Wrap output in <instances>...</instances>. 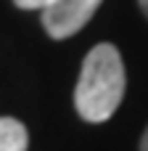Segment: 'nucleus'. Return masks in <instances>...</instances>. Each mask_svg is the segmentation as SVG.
Instances as JSON below:
<instances>
[{
  "mask_svg": "<svg viewBox=\"0 0 148 151\" xmlns=\"http://www.w3.org/2000/svg\"><path fill=\"white\" fill-rule=\"evenodd\" d=\"M124 88L127 77L119 48L111 42H98L82 61V72L74 88V109L85 122L101 125L119 109Z\"/></svg>",
  "mask_w": 148,
  "mask_h": 151,
  "instance_id": "nucleus-1",
  "label": "nucleus"
},
{
  "mask_svg": "<svg viewBox=\"0 0 148 151\" xmlns=\"http://www.w3.org/2000/svg\"><path fill=\"white\" fill-rule=\"evenodd\" d=\"M101 3L103 0H53L42 11V27L53 40H66L93 19Z\"/></svg>",
  "mask_w": 148,
  "mask_h": 151,
  "instance_id": "nucleus-2",
  "label": "nucleus"
},
{
  "mask_svg": "<svg viewBox=\"0 0 148 151\" xmlns=\"http://www.w3.org/2000/svg\"><path fill=\"white\" fill-rule=\"evenodd\" d=\"M26 127L13 117H0V151H26Z\"/></svg>",
  "mask_w": 148,
  "mask_h": 151,
  "instance_id": "nucleus-3",
  "label": "nucleus"
},
{
  "mask_svg": "<svg viewBox=\"0 0 148 151\" xmlns=\"http://www.w3.org/2000/svg\"><path fill=\"white\" fill-rule=\"evenodd\" d=\"M53 0H13V5L24 8V11H45Z\"/></svg>",
  "mask_w": 148,
  "mask_h": 151,
  "instance_id": "nucleus-4",
  "label": "nucleus"
},
{
  "mask_svg": "<svg viewBox=\"0 0 148 151\" xmlns=\"http://www.w3.org/2000/svg\"><path fill=\"white\" fill-rule=\"evenodd\" d=\"M140 151H148V127L143 133V138H140Z\"/></svg>",
  "mask_w": 148,
  "mask_h": 151,
  "instance_id": "nucleus-5",
  "label": "nucleus"
},
{
  "mask_svg": "<svg viewBox=\"0 0 148 151\" xmlns=\"http://www.w3.org/2000/svg\"><path fill=\"white\" fill-rule=\"evenodd\" d=\"M138 5H140V11L146 13V19H148V0H138Z\"/></svg>",
  "mask_w": 148,
  "mask_h": 151,
  "instance_id": "nucleus-6",
  "label": "nucleus"
}]
</instances>
